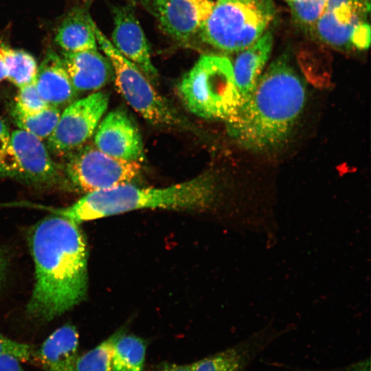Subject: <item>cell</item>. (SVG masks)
Masks as SVG:
<instances>
[{
  "label": "cell",
  "mask_w": 371,
  "mask_h": 371,
  "mask_svg": "<svg viewBox=\"0 0 371 371\" xmlns=\"http://www.w3.org/2000/svg\"><path fill=\"white\" fill-rule=\"evenodd\" d=\"M78 224L45 217L28 232L35 284L27 306L34 318L49 321L82 301L87 290V248Z\"/></svg>",
  "instance_id": "1"
},
{
  "label": "cell",
  "mask_w": 371,
  "mask_h": 371,
  "mask_svg": "<svg viewBox=\"0 0 371 371\" xmlns=\"http://www.w3.org/2000/svg\"><path fill=\"white\" fill-rule=\"evenodd\" d=\"M306 100L304 81L282 56L269 65L235 115L225 122L228 133L250 151L272 150L290 136Z\"/></svg>",
  "instance_id": "2"
},
{
  "label": "cell",
  "mask_w": 371,
  "mask_h": 371,
  "mask_svg": "<svg viewBox=\"0 0 371 371\" xmlns=\"http://www.w3.org/2000/svg\"><path fill=\"white\" fill-rule=\"evenodd\" d=\"M214 176L205 172L166 188H138L125 183L87 193L73 205L54 212L79 224L128 211L145 208L177 210H205L218 196Z\"/></svg>",
  "instance_id": "3"
},
{
  "label": "cell",
  "mask_w": 371,
  "mask_h": 371,
  "mask_svg": "<svg viewBox=\"0 0 371 371\" xmlns=\"http://www.w3.org/2000/svg\"><path fill=\"white\" fill-rule=\"evenodd\" d=\"M178 91L192 113L207 120L226 122L240 104L232 64L221 56H201L180 81Z\"/></svg>",
  "instance_id": "4"
},
{
  "label": "cell",
  "mask_w": 371,
  "mask_h": 371,
  "mask_svg": "<svg viewBox=\"0 0 371 371\" xmlns=\"http://www.w3.org/2000/svg\"><path fill=\"white\" fill-rule=\"evenodd\" d=\"M274 15L272 0H218L199 33L212 47L238 53L264 34Z\"/></svg>",
  "instance_id": "5"
},
{
  "label": "cell",
  "mask_w": 371,
  "mask_h": 371,
  "mask_svg": "<svg viewBox=\"0 0 371 371\" xmlns=\"http://www.w3.org/2000/svg\"><path fill=\"white\" fill-rule=\"evenodd\" d=\"M93 25L97 43L112 65L116 86L131 108L152 124L191 129L188 120L157 92L139 68L115 49L94 21Z\"/></svg>",
  "instance_id": "6"
},
{
  "label": "cell",
  "mask_w": 371,
  "mask_h": 371,
  "mask_svg": "<svg viewBox=\"0 0 371 371\" xmlns=\"http://www.w3.org/2000/svg\"><path fill=\"white\" fill-rule=\"evenodd\" d=\"M65 176L74 190L89 193L129 183L139 174V161L111 157L95 146H82L68 156Z\"/></svg>",
  "instance_id": "7"
},
{
  "label": "cell",
  "mask_w": 371,
  "mask_h": 371,
  "mask_svg": "<svg viewBox=\"0 0 371 371\" xmlns=\"http://www.w3.org/2000/svg\"><path fill=\"white\" fill-rule=\"evenodd\" d=\"M0 176L30 185L48 186L56 183L60 174L41 139L19 129L10 133L0 161Z\"/></svg>",
  "instance_id": "8"
},
{
  "label": "cell",
  "mask_w": 371,
  "mask_h": 371,
  "mask_svg": "<svg viewBox=\"0 0 371 371\" xmlns=\"http://www.w3.org/2000/svg\"><path fill=\"white\" fill-rule=\"evenodd\" d=\"M109 101L107 93L98 91L69 104L48 137L49 150L56 155L68 156L84 146L96 130Z\"/></svg>",
  "instance_id": "9"
},
{
  "label": "cell",
  "mask_w": 371,
  "mask_h": 371,
  "mask_svg": "<svg viewBox=\"0 0 371 371\" xmlns=\"http://www.w3.org/2000/svg\"><path fill=\"white\" fill-rule=\"evenodd\" d=\"M163 30L172 38L189 41L210 14L215 2L210 0H142Z\"/></svg>",
  "instance_id": "10"
},
{
  "label": "cell",
  "mask_w": 371,
  "mask_h": 371,
  "mask_svg": "<svg viewBox=\"0 0 371 371\" xmlns=\"http://www.w3.org/2000/svg\"><path fill=\"white\" fill-rule=\"evenodd\" d=\"M293 328H278L271 322L241 342L190 365V371H245L270 344Z\"/></svg>",
  "instance_id": "11"
},
{
  "label": "cell",
  "mask_w": 371,
  "mask_h": 371,
  "mask_svg": "<svg viewBox=\"0 0 371 371\" xmlns=\"http://www.w3.org/2000/svg\"><path fill=\"white\" fill-rule=\"evenodd\" d=\"M94 145L103 153L122 160L139 161L144 155L139 131L123 109L109 112L102 120L95 131Z\"/></svg>",
  "instance_id": "12"
},
{
  "label": "cell",
  "mask_w": 371,
  "mask_h": 371,
  "mask_svg": "<svg viewBox=\"0 0 371 371\" xmlns=\"http://www.w3.org/2000/svg\"><path fill=\"white\" fill-rule=\"evenodd\" d=\"M111 43L127 59L137 65L149 79L157 77L148 42L133 9L128 5L113 8Z\"/></svg>",
  "instance_id": "13"
},
{
  "label": "cell",
  "mask_w": 371,
  "mask_h": 371,
  "mask_svg": "<svg viewBox=\"0 0 371 371\" xmlns=\"http://www.w3.org/2000/svg\"><path fill=\"white\" fill-rule=\"evenodd\" d=\"M370 9L359 0H352L333 9L324 10L311 32L335 49H350L352 32L359 24L366 21Z\"/></svg>",
  "instance_id": "14"
},
{
  "label": "cell",
  "mask_w": 371,
  "mask_h": 371,
  "mask_svg": "<svg viewBox=\"0 0 371 371\" xmlns=\"http://www.w3.org/2000/svg\"><path fill=\"white\" fill-rule=\"evenodd\" d=\"M62 61L75 90H98L113 76L112 65L98 49L62 53Z\"/></svg>",
  "instance_id": "15"
},
{
  "label": "cell",
  "mask_w": 371,
  "mask_h": 371,
  "mask_svg": "<svg viewBox=\"0 0 371 371\" xmlns=\"http://www.w3.org/2000/svg\"><path fill=\"white\" fill-rule=\"evenodd\" d=\"M273 42V33L267 30L254 43L238 52L232 67L240 103L250 95L262 74Z\"/></svg>",
  "instance_id": "16"
},
{
  "label": "cell",
  "mask_w": 371,
  "mask_h": 371,
  "mask_svg": "<svg viewBox=\"0 0 371 371\" xmlns=\"http://www.w3.org/2000/svg\"><path fill=\"white\" fill-rule=\"evenodd\" d=\"M35 82L40 95L51 106L69 104L76 95L61 57L54 50L46 53L38 67Z\"/></svg>",
  "instance_id": "17"
},
{
  "label": "cell",
  "mask_w": 371,
  "mask_h": 371,
  "mask_svg": "<svg viewBox=\"0 0 371 371\" xmlns=\"http://www.w3.org/2000/svg\"><path fill=\"white\" fill-rule=\"evenodd\" d=\"M78 333L65 324L52 333L35 352L44 371H77Z\"/></svg>",
  "instance_id": "18"
},
{
  "label": "cell",
  "mask_w": 371,
  "mask_h": 371,
  "mask_svg": "<svg viewBox=\"0 0 371 371\" xmlns=\"http://www.w3.org/2000/svg\"><path fill=\"white\" fill-rule=\"evenodd\" d=\"M91 16L81 9H74L59 25L55 35L56 44L64 52L98 49Z\"/></svg>",
  "instance_id": "19"
},
{
  "label": "cell",
  "mask_w": 371,
  "mask_h": 371,
  "mask_svg": "<svg viewBox=\"0 0 371 371\" xmlns=\"http://www.w3.org/2000/svg\"><path fill=\"white\" fill-rule=\"evenodd\" d=\"M146 351L144 339L124 331L114 344L111 371H142Z\"/></svg>",
  "instance_id": "20"
},
{
  "label": "cell",
  "mask_w": 371,
  "mask_h": 371,
  "mask_svg": "<svg viewBox=\"0 0 371 371\" xmlns=\"http://www.w3.org/2000/svg\"><path fill=\"white\" fill-rule=\"evenodd\" d=\"M10 114L20 129L43 139L48 138L53 132L59 120L60 111L58 107L49 105L39 113L26 114L12 106Z\"/></svg>",
  "instance_id": "21"
},
{
  "label": "cell",
  "mask_w": 371,
  "mask_h": 371,
  "mask_svg": "<svg viewBox=\"0 0 371 371\" xmlns=\"http://www.w3.org/2000/svg\"><path fill=\"white\" fill-rule=\"evenodd\" d=\"M4 61L7 70L6 78L16 87L20 88L35 79L37 63L28 52L6 46Z\"/></svg>",
  "instance_id": "22"
},
{
  "label": "cell",
  "mask_w": 371,
  "mask_h": 371,
  "mask_svg": "<svg viewBox=\"0 0 371 371\" xmlns=\"http://www.w3.org/2000/svg\"><path fill=\"white\" fill-rule=\"evenodd\" d=\"M124 329L117 330L99 345L78 357L77 371H111L114 344Z\"/></svg>",
  "instance_id": "23"
},
{
  "label": "cell",
  "mask_w": 371,
  "mask_h": 371,
  "mask_svg": "<svg viewBox=\"0 0 371 371\" xmlns=\"http://www.w3.org/2000/svg\"><path fill=\"white\" fill-rule=\"evenodd\" d=\"M325 4L326 0H299L288 2L295 22L310 30L322 14Z\"/></svg>",
  "instance_id": "24"
},
{
  "label": "cell",
  "mask_w": 371,
  "mask_h": 371,
  "mask_svg": "<svg viewBox=\"0 0 371 371\" xmlns=\"http://www.w3.org/2000/svg\"><path fill=\"white\" fill-rule=\"evenodd\" d=\"M48 106L49 105L43 99L37 90L35 79L19 88L12 105L16 110L26 114L39 113Z\"/></svg>",
  "instance_id": "25"
},
{
  "label": "cell",
  "mask_w": 371,
  "mask_h": 371,
  "mask_svg": "<svg viewBox=\"0 0 371 371\" xmlns=\"http://www.w3.org/2000/svg\"><path fill=\"white\" fill-rule=\"evenodd\" d=\"M35 352L30 345L12 340L0 333V356L12 355L20 361H28L34 358Z\"/></svg>",
  "instance_id": "26"
},
{
  "label": "cell",
  "mask_w": 371,
  "mask_h": 371,
  "mask_svg": "<svg viewBox=\"0 0 371 371\" xmlns=\"http://www.w3.org/2000/svg\"><path fill=\"white\" fill-rule=\"evenodd\" d=\"M351 45L356 49H367L370 42V26L366 21L359 24L351 36Z\"/></svg>",
  "instance_id": "27"
},
{
  "label": "cell",
  "mask_w": 371,
  "mask_h": 371,
  "mask_svg": "<svg viewBox=\"0 0 371 371\" xmlns=\"http://www.w3.org/2000/svg\"><path fill=\"white\" fill-rule=\"evenodd\" d=\"M0 371H23L20 360L12 355L0 356Z\"/></svg>",
  "instance_id": "28"
},
{
  "label": "cell",
  "mask_w": 371,
  "mask_h": 371,
  "mask_svg": "<svg viewBox=\"0 0 371 371\" xmlns=\"http://www.w3.org/2000/svg\"><path fill=\"white\" fill-rule=\"evenodd\" d=\"M10 133L5 123L0 118V161L7 149Z\"/></svg>",
  "instance_id": "29"
},
{
  "label": "cell",
  "mask_w": 371,
  "mask_h": 371,
  "mask_svg": "<svg viewBox=\"0 0 371 371\" xmlns=\"http://www.w3.org/2000/svg\"><path fill=\"white\" fill-rule=\"evenodd\" d=\"M156 371H190V365H177L173 363H163Z\"/></svg>",
  "instance_id": "30"
},
{
  "label": "cell",
  "mask_w": 371,
  "mask_h": 371,
  "mask_svg": "<svg viewBox=\"0 0 371 371\" xmlns=\"http://www.w3.org/2000/svg\"><path fill=\"white\" fill-rule=\"evenodd\" d=\"M6 46L0 42V82L7 77V70L4 61Z\"/></svg>",
  "instance_id": "31"
},
{
  "label": "cell",
  "mask_w": 371,
  "mask_h": 371,
  "mask_svg": "<svg viewBox=\"0 0 371 371\" xmlns=\"http://www.w3.org/2000/svg\"><path fill=\"white\" fill-rule=\"evenodd\" d=\"M8 260L5 254L0 249V286L5 275Z\"/></svg>",
  "instance_id": "32"
},
{
  "label": "cell",
  "mask_w": 371,
  "mask_h": 371,
  "mask_svg": "<svg viewBox=\"0 0 371 371\" xmlns=\"http://www.w3.org/2000/svg\"><path fill=\"white\" fill-rule=\"evenodd\" d=\"M352 0H326V4L324 10L333 9L343 3L349 2Z\"/></svg>",
  "instance_id": "33"
},
{
  "label": "cell",
  "mask_w": 371,
  "mask_h": 371,
  "mask_svg": "<svg viewBox=\"0 0 371 371\" xmlns=\"http://www.w3.org/2000/svg\"><path fill=\"white\" fill-rule=\"evenodd\" d=\"M359 1H361L368 8H370V0H359Z\"/></svg>",
  "instance_id": "34"
},
{
  "label": "cell",
  "mask_w": 371,
  "mask_h": 371,
  "mask_svg": "<svg viewBox=\"0 0 371 371\" xmlns=\"http://www.w3.org/2000/svg\"><path fill=\"white\" fill-rule=\"evenodd\" d=\"M286 1L288 2H293V1H299V0H285Z\"/></svg>",
  "instance_id": "35"
}]
</instances>
